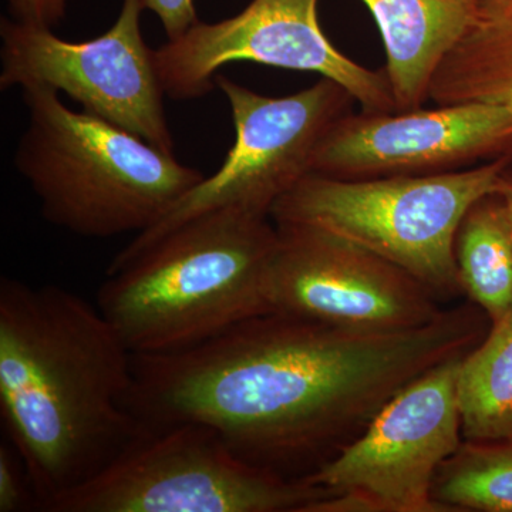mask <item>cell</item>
Returning <instances> with one entry per match:
<instances>
[{"mask_svg": "<svg viewBox=\"0 0 512 512\" xmlns=\"http://www.w3.org/2000/svg\"><path fill=\"white\" fill-rule=\"evenodd\" d=\"M429 100L494 104L512 113V0L477 6L470 28L434 74Z\"/></svg>", "mask_w": 512, "mask_h": 512, "instance_id": "cell-14", "label": "cell"}, {"mask_svg": "<svg viewBox=\"0 0 512 512\" xmlns=\"http://www.w3.org/2000/svg\"><path fill=\"white\" fill-rule=\"evenodd\" d=\"M279 244L269 217L198 215L106 271L97 308L133 355H170L271 312L268 279Z\"/></svg>", "mask_w": 512, "mask_h": 512, "instance_id": "cell-3", "label": "cell"}, {"mask_svg": "<svg viewBox=\"0 0 512 512\" xmlns=\"http://www.w3.org/2000/svg\"><path fill=\"white\" fill-rule=\"evenodd\" d=\"M9 18L53 29L66 16L67 0H6Z\"/></svg>", "mask_w": 512, "mask_h": 512, "instance_id": "cell-20", "label": "cell"}, {"mask_svg": "<svg viewBox=\"0 0 512 512\" xmlns=\"http://www.w3.org/2000/svg\"><path fill=\"white\" fill-rule=\"evenodd\" d=\"M498 194L504 198L507 204L508 211H510L512 220V171L508 168L503 175H501L500 184L497 187Z\"/></svg>", "mask_w": 512, "mask_h": 512, "instance_id": "cell-21", "label": "cell"}, {"mask_svg": "<svg viewBox=\"0 0 512 512\" xmlns=\"http://www.w3.org/2000/svg\"><path fill=\"white\" fill-rule=\"evenodd\" d=\"M454 251L461 291L491 325L500 322L512 309V220L497 191L468 208Z\"/></svg>", "mask_w": 512, "mask_h": 512, "instance_id": "cell-15", "label": "cell"}, {"mask_svg": "<svg viewBox=\"0 0 512 512\" xmlns=\"http://www.w3.org/2000/svg\"><path fill=\"white\" fill-rule=\"evenodd\" d=\"M512 154V113L485 103L348 113L319 141L312 174L339 180L434 175Z\"/></svg>", "mask_w": 512, "mask_h": 512, "instance_id": "cell-12", "label": "cell"}, {"mask_svg": "<svg viewBox=\"0 0 512 512\" xmlns=\"http://www.w3.org/2000/svg\"><path fill=\"white\" fill-rule=\"evenodd\" d=\"M131 365L97 305L60 286L0 281V414L37 511L96 477L143 430L126 407Z\"/></svg>", "mask_w": 512, "mask_h": 512, "instance_id": "cell-2", "label": "cell"}, {"mask_svg": "<svg viewBox=\"0 0 512 512\" xmlns=\"http://www.w3.org/2000/svg\"><path fill=\"white\" fill-rule=\"evenodd\" d=\"M28 126L15 151L50 224L86 238L147 231L205 175L170 151L87 111L49 87L22 89Z\"/></svg>", "mask_w": 512, "mask_h": 512, "instance_id": "cell-4", "label": "cell"}, {"mask_svg": "<svg viewBox=\"0 0 512 512\" xmlns=\"http://www.w3.org/2000/svg\"><path fill=\"white\" fill-rule=\"evenodd\" d=\"M512 154L453 173L339 180L309 174L272 208L275 225L349 239L400 266L441 298L461 295L456 237L468 208L497 191Z\"/></svg>", "mask_w": 512, "mask_h": 512, "instance_id": "cell-5", "label": "cell"}, {"mask_svg": "<svg viewBox=\"0 0 512 512\" xmlns=\"http://www.w3.org/2000/svg\"><path fill=\"white\" fill-rule=\"evenodd\" d=\"M461 2L470 3V5H480V3L488 2V0H461Z\"/></svg>", "mask_w": 512, "mask_h": 512, "instance_id": "cell-22", "label": "cell"}, {"mask_svg": "<svg viewBox=\"0 0 512 512\" xmlns=\"http://www.w3.org/2000/svg\"><path fill=\"white\" fill-rule=\"evenodd\" d=\"M144 9L156 13L167 33L175 40L187 33L200 20L195 12L194 0H141Z\"/></svg>", "mask_w": 512, "mask_h": 512, "instance_id": "cell-19", "label": "cell"}, {"mask_svg": "<svg viewBox=\"0 0 512 512\" xmlns=\"http://www.w3.org/2000/svg\"><path fill=\"white\" fill-rule=\"evenodd\" d=\"M386 49V74L397 111L421 109L444 57L460 42L477 5L461 0H362Z\"/></svg>", "mask_w": 512, "mask_h": 512, "instance_id": "cell-13", "label": "cell"}, {"mask_svg": "<svg viewBox=\"0 0 512 512\" xmlns=\"http://www.w3.org/2000/svg\"><path fill=\"white\" fill-rule=\"evenodd\" d=\"M464 440L512 437V309L490 326L458 376Z\"/></svg>", "mask_w": 512, "mask_h": 512, "instance_id": "cell-16", "label": "cell"}, {"mask_svg": "<svg viewBox=\"0 0 512 512\" xmlns=\"http://www.w3.org/2000/svg\"><path fill=\"white\" fill-rule=\"evenodd\" d=\"M37 511L25 463L12 444L0 446V512Z\"/></svg>", "mask_w": 512, "mask_h": 512, "instance_id": "cell-18", "label": "cell"}, {"mask_svg": "<svg viewBox=\"0 0 512 512\" xmlns=\"http://www.w3.org/2000/svg\"><path fill=\"white\" fill-rule=\"evenodd\" d=\"M109 467L43 512H309L328 491L252 466L195 421L146 424Z\"/></svg>", "mask_w": 512, "mask_h": 512, "instance_id": "cell-6", "label": "cell"}, {"mask_svg": "<svg viewBox=\"0 0 512 512\" xmlns=\"http://www.w3.org/2000/svg\"><path fill=\"white\" fill-rule=\"evenodd\" d=\"M444 512H512V437L463 440L434 477Z\"/></svg>", "mask_w": 512, "mask_h": 512, "instance_id": "cell-17", "label": "cell"}, {"mask_svg": "<svg viewBox=\"0 0 512 512\" xmlns=\"http://www.w3.org/2000/svg\"><path fill=\"white\" fill-rule=\"evenodd\" d=\"M474 303L403 332L268 312L170 355H133L128 412L195 421L252 466L303 480L338 456L397 393L487 335Z\"/></svg>", "mask_w": 512, "mask_h": 512, "instance_id": "cell-1", "label": "cell"}, {"mask_svg": "<svg viewBox=\"0 0 512 512\" xmlns=\"http://www.w3.org/2000/svg\"><path fill=\"white\" fill-rule=\"evenodd\" d=\"M271 312L338 328L403 332L439 318V293L400 266L323 229L276 225Z\"/></svg>", "mask_w": 512, "mask_h": 512, "instance_id": "cell-11", "label": "cell"}, {"mask_svg": "<svg viewBox=\"0 0 512 512\" xmlns=\"http://www.w3.org/2000/svg\"><path fill=\"white\" fill-rule=\"evenodd\" d=\"M215 84L231 109L234 146L217 173L191 188L156 225L137 234L109 268L207 212L232 208L271 218L276 201L312 174L319 141L356 101L345 87L325 77L286 97L262 96L222 74L215 76Z\"/></svg>", "mask_w": 512, "mask_h": 512, "instance_id": "cell-7", "label": "cell"}, {"mask_svg": "<svg viewBox=\"0 0 512 512\" xmlns=\"http://www.w3.org/2000/svg\"><path fill=\"white\" fill-rule=\"evenodd\" d=\"M466 356L404 387L356 440L303 478L329 494L309 512H444L431 488L464 440L458 376Z\"/></svg>", "mask_w": 512, "mask_h": 512, "instance_id": "cell-8", "label": "cell"}, {"mask_svg": "<svg viewBox=\"0 0 512 512\" xmlns=\"http://www.w3.org/2000/svg\"><path fill=\"white\" fill-rule=\"evenodd\" d=\"M141 0H123L116 22L86 42H67L52 29L0 19V89L43 86L83 110L161 150L174 151L154 50L141 32Z\"/></svg>", "mask_w": 512, "mask_h": 512, "instance_id": "cell-9", "label": "cell"}, {"mask_svg": "<svg viewBox=\"0 0 512 512\" xmlns=\"http://www.w3.org/2000/svg\"><path fill=\"white\" fill-rule=\"evenodd\" d=\"M319 0H252L238 15L198 22L154 50L165 96L191 100L210 93L228 63L252 62L318 73L345 87L366 113H397L386 72H373L342 55L322 32Z\"/></svg>", "mask_w": 512, "mask_h": 512, "instance_id": "cell-10", "label": "cell"}]
</instances>
